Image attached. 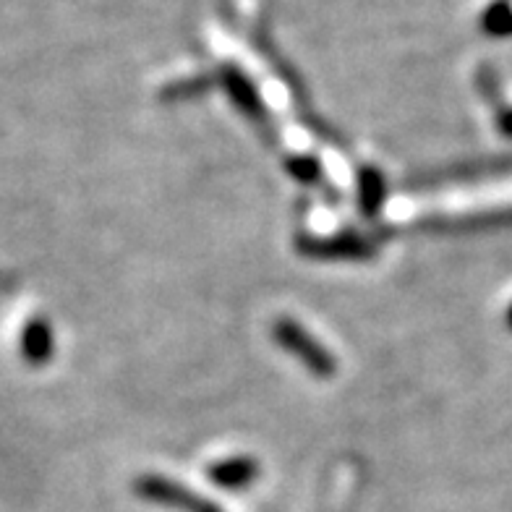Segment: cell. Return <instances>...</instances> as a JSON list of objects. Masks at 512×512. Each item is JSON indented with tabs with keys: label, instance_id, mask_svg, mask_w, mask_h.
Wrapping results in <instances>:
<instances>
[{
	"label": "cell",
	"instance_id": "6da1fadb",
	"mask_svg": "<svg viewBox=\"0 0 512 512\" xmlns=\"http://www.w3.org/2000/svg\"><path fill=\"white\" fill-rule=\"evenodd\" d=\"M21 353L29 364H45L53 353V335L45 322H29L21 335Z\"/></svg>",
	"mask_w": 512,
	"mask_h": 512
}]
</instances>
